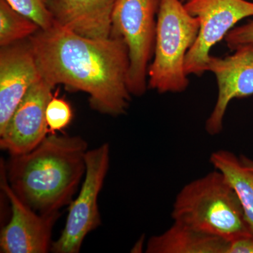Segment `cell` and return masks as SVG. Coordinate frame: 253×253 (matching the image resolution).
I'll list each match as a JSON object with an SVG mask.
<instances>
[{
	"instance_id": "cell-1",
	"label": "cell",
	"mask_w": 253,
	"mask_h": 253,
	"mask_svg": "<svg viewBox=\"0 0 253 253\" xmlns=\"http://www.w3.org/2000/svg\"><path fill=\"white\" fill-rule=\"evenodd\" d=\"M41 78L54 87L89 95L91 109L102 114L126 113L129 55L123 38L91 39L54 23L28 38Z\"/></svg>"
},
{
	"instance_id": "cell-2",
	"label": "cell",
	"mask_w": 253,
	"mask_h": 253,
	"mask_svg": "<svg viewBox=\"0 0 253 253\" xmlns=\"http://www.w3.org/2000/svg\"><path fill=\"white\" fill-rule=\"evenodd\" d=\"M87 151L81 136L49 134L29 152L1 161L18 199L38 214H49L72 202L85 174Z\"/></svg>"
},
{
	"instance_id": "cell-3",
	"label": "cell",
	"mask_w": 253,
	"mask_h": 253,
	"mask_svg": "<svg viewBox=\"0 0 253 253\" xmlns=\"http://www.w3.org/2000/svg\"><path fill=\"white\" fill-rule=\"evenodd\" d=\"M172 218L229 242L252 233L235 190L217 169L180 190L173 204Z\"/></svg>"
},
{
	"instance_id": "cell-4",
	"label": "cell",
	"mask_w": 253,
	"mask_h": 253,
	"mask_svg": "<svg viewBox=\"0 0 253 253\" xmlns=\"http://www.w3.org/2000/svg\"><path fill=\"white\" fill-rule=\"evenodd\" d=\"M199 19L182 0H160L153 61L148 70V87L160 94L187 89L186 56L197 40Z\"/></svg>"
},
{
	"instance_id": "cell-5",
	"label": "cell",
	"mask_w": 253,
	"mask_h": 253,
	"mask_svg": "<svg viewBox=\"0 0 253 253\" xmlns=\"http://www.w3.org/2000/svg\"><path fill=\"white\" fill-rule=\"evenodd\" d=\"M160 0H116L111 36L123 38L129 55L128 87L141 96L148 88V70L154 56Z\"/></svg>"
},
{
	"instance_id": "cell-6",
	"label": "cell",
	"mask_w": 253,
	"mask_h": 253,
	"mask_svg": "<svg viewBox=\"0 0 253 253\" xmlns=\"http://www.w3.org/2000/svg\"><path fill=\"white\" fill-rule=\"evenodd\" d=\"M86 171L79 194L69 205L66 224L52 243L54 253H78L88 234L101 224L98 198L110 163V146L105 143L85 155Z\"/></svg>"
},
{
	"instance_id": "cell-7",
	"label": "cell",
	"mask_w": 253,
	"mask_h": 253,
	"mask_svg": "<svg viewBox=\"0 0 253 253\" xmlns=\"http://www.w3.org/2000/svg\"><path fill=\"white\" fill-rule=\"evenodd\" d=\"M186 10L199 19L197 40L185 61L187 76H201L207 71L211 50L224 39L241 20L253 16V1L247 0H185Z\"/></svg>"
},
{
	"instance_id": "cell-8",
	"label": "cell",
	"mask_w": 253,
	"mask_h": 253,
	"mask_svg": "<svg viewBox=\"0 0 253 253\" xmlns=\"http://www.w3.org/2000/svg\"><path fill=\"white\" fill-rule=\"evenodd\" d=\"M1 189L9 200L11 217L0 234L2 253H46L51 251V234L59 212L38 214L23 204L11 189L1 161Z\"/></svg>"
},
{
	"instance_id": "cell-9",
	"label": "cell",
	"mask_w": 253,
	"mask_h": 253,
	"mask_svg": "<svg viewBox=\"0 0 253 253\" xmlns=\"http://www.w3.org/2000/svg\"><path fill=\"white\" fill-rule=\"evenodd\" d=\"M54 89L42 78L32 85L0 133L1 149L10 156L26 154L49 134L46 109Z\"/></svg>"
},
{
	"instance_id": "cell-10",
	"label": "cell",
	"mask_w": 253,
	"mask_h": 253,
	"mask_svg": "<svg viewBox=\"0 0 253 253\" xmlns=\"http://www.w3.org/2000/svg\"><path fill=\"white\" fill-rule=\"evenodd\" d=\"M234 51L224 57L211 55L208 61L207 71L214 75L218 87L217 101L205 125L210 135L222 131L226 111L233 99L253 94V47Z\"/></svg>"
},
{
	"instance_id": "cell-11",
	"label": "cell",
	"mask_w": 253,
	"mask_h": 253,
	"mask_svg": "<svg viewBox=\"0 0 253 253\" xmlns=\"http://www.w3.org/2000/svg\"><path fill=\"white\" fill-rule=\"evenodd\" d=\"M28 40L0 49V133L32 85L41 79Z\"/></svg>"
},
{
	"instance_id": "cell-12",
	"label": "cell",
	"mask_w": 253,
	"mask_h": 253,
	"mask_svg": "<svg viewBox=\"0 0 253 253\" xmlns=\"http://www.w3.org/2000/svg\"><path fill=\"white\" fill-rule=\"evenodd\" d=\"M116 0H48L54 23L79 36L91 39L111 36Z\"/></svg>"
},
{
	"instance_id": "cell-13",
	"label": "cell",
	"mask_w": 253,
	"mask_h": 253,
	"mask_svg": "<svg viewBox=\"0 0 253 253\" xmlns=\"http://www.w3.org/2000/svg\"><path fill=\"white\" fill-rule=\"evenodd\" d=\"M229 246V241L220 237L174 221L163 234L150 238L146 253H228Z\"/></svg>"
},
{
	"instance_id": "cell-14",
	"label": "cell",
	"mask_w": 253,
	"mask_h": 253,
	"mask_svg": "<svg viewBox=\"0 0 253 253\" xmlns=\"http://www.w3.org/2000/svg\"><path fill=\"white\" fill-rule=\"evenodd\" d=\"M210 161L214 169L226 176L239 196L245 218L253 234V171L245 167L240 158L226 150L211 154Z\"/></svg>"
},
{
	"instance_id": "cell-15",
	"label": "cell",
	"mask_w": 253,
	"mask_h": 253,
	"mask_svg": "<svg viewBox=\"0 0 253 253\" xmlns=\"http://www.w3.org/2000/svg\"><path fill=\"white\" fill-rule=\"evenodd\" d=\"M40 29L36 22L18 12L6 0H0L1 47L26 41Z\"/></svg>"
},
{
	"instance_id": "cell-16",
	"label": "cell",
	"mask_w": 253,
	"mask_h": 253,
	"mask_svg": "<svg viewBox=\"0 0 253 253\" xmlns=\"http://www.w3.org/2000/svg\"><path fill=\"white\" fill-rule=\"evenodd\" d=\"M14 9L31 18L41 29H47L54 21L48 9V0H6Z\"/></svg>"
},
{
	"instance_id": "cell-17",
	"label": "cell",
	"mask_w": 253,
	"mask_h": 253,
	"mask_svg": "<svg viewBox=\"0 0 253 253\" xmlns=\"http://www.w3.org/2000/svg\"><path fill=\"white\" fill-rule=\"evenodd\" d=\"M73 110L71 105L62 98L53 96L46 109V121L49 134L66 129L72 121Z\"/></svg>"
},
{
	"instance_id": "cell-18",
	"label": "cell",
	"mask_w": 253,
	"mask_h": 253,
	"mask_svg": "<svg viewBox=\"0 0 253 253\" xmlns=\"http://www.w3.org/2000/svg\"><path fill=\"white\" fill-rule=\"evenodd\" d=\"M224 40L226 46L231 51L245 46L253 47V20L232 28Z\"/></svg>"
},
{
	"instance_id": "cell-19",
	"label": "cell",
	"mask_w": 253,
	"mask_h": 253,
	"mask_svg": "<svg viewBox=\"0 0 253 253\" xmlns=\"http://www.w3.org/2000/svg\"><path fill=\"white\" fill-rule=\"evenodd\" d=\"M228 253H253V234H244L229 242Z\"/></svg>"
},
{
	"instance_id": "cell-20",
	"label": "cell",
	"mask_w": 253,
	"mask_h": 253,
	"mask_svg": "<svg viewBox=\"0 0 253 253\" xmlns=\"http://www.w3.org/2000/svg\"><path fill=\"white\" fill-rule=\"evenodd\" d=\"M240 158V161L242 163L245 167L249 168L251 170L253 171V160L249 159L247 157L244 156H241Z\"/></svg>"
},
{
	"instance_id": "cell-21",
	"label": "cell",
	"mask_w": 253,
	"mask_h": 253,
	"mask_svg": "<svg viewBox=\"0 0 253 253\" xmlns=\"http://www.w3.org/2000/svg\"><path fill=\"white\" fill-rule=\"evenodd\" d=\"M143 239H141L138 241L137 244H136L135 246H134V249L131 250V252L132 253H141V250L139 249V247H143Z\"/></svg>"
},
{
	"instance_id": "cell-22",
	"label": "cell",
	"mask_w": 253,
	"mask_h": 253,
	"mask_svg": "<svg viewBox=\"0 0 253 253\" xmlns=\"http://www.w3.org/2000/svg\"><path fill=\"white\" fill-rule=\"evenodd\" d=\"M182 1H185V0H182Z\"/></svg>"
},
{
	"instance_id": "cell-23",
	"label": "cell",
	"mask_w": 253,
	"mask_h": 253,
	"mask_svg": "<svg viewBox=\"0 0 253 253\" xmlns=\"http://www.w3.org/2000/svg\"></svg>"
}]
</instances>
